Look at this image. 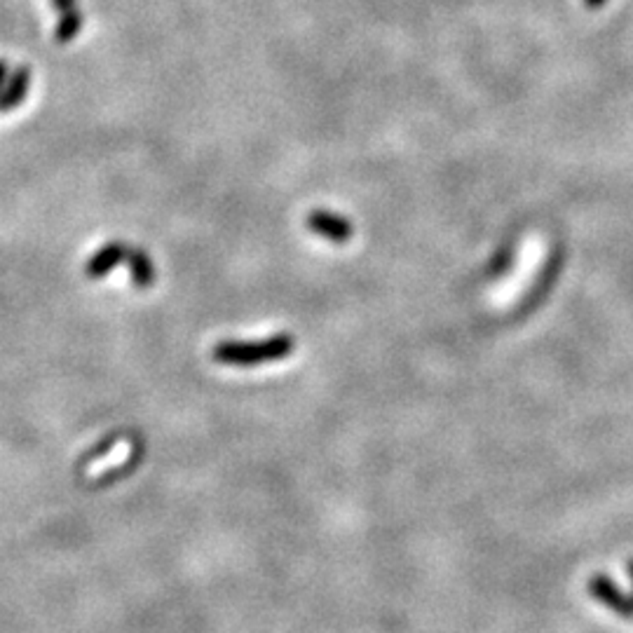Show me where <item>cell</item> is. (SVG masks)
Listing matches in <instances>:
<instances>
[{"instance_id": "cell-4", "label": "cell", "mask_w": 633, "mask_h": 633, "mask_svg": "<svg viewBox=\"0 0 633 633\" xmlns=\"http://www.w3.org/2000/svg\"><path fill=\"white\" fill-rule=\"evenodd\" d=\"M127 256H130V244L125 242H106L99 247L85 263V275L90 280H103L115 268L125 266Z\"/></svg>"}, {"instance_id": "cell-2", "label": "cell", "mask_w": 633, "mask_h": 633, "mask_svg": "<svg viewBox=\"0 0 633 633\" xmlns=\"http://www.w3.org/2000/svg\"><path fill=\"white\" fill-rule=\"evenodd\" d=\"M305 226L312 235L333 244H345L354 237V223L331 209H312L305 218Z\"/></svg>"}, {"instance_id": "cell-8", "label": "cell", "mask_w": 633, "mask_h": 633, "mask_svg": "<svg viewBox=\"0 0 633 633\" xmlns=\"http://www.w3.org/2000/svg\"><path fill=\"white\" fill-rule=\"evenodd\" d=\"M52 3V7H55L59 15H66V12L70 10H78V0H49Z\"/></svg>"}, {"instance_id": "cell-5", "label": "cell", "mask_w": 633, "mask_h": 633, "mask_svg": "<svg viewBox=\"0 0 633 633\" xmlns=\"http://www.w3.org/2000/svg\"><path fill=\"white\" fill-rule=\"evenodd\" d=\"M31 87V69L28 66H19L10 73L5 87L0 90V113H10V111L19 109L28 94Z\"/></svg>"}, {"instance_id": "cell-1", "label": "cell", "mask_w": 633, "mask_h": 633, "mask_svg": "<svg viewBox=\"0 0 633 633\" xmlns=\"http://www.w3.org/2000/svg\"><path fill=\"white\" fill-rule=\"evenodd\" d=\"M296 345L291 333H272L258 341H221L211 350V359L221 366L256 368L291 357Z\"/></svg>"}, {"instance_id": "cell-3", "label": "cell", "mask_w": 633, "mask_h": 633, "mask_svg": "<svg viewBox=\"0 0 633 633\" xmlns=\"http://www.w3.org/2000/svg\"><path fill=\"white\" fill-rule=\"evenodd\" d=\"M628 575L633 579V558L628 561ZM589 594L594 596L596 601H601L607 610L617 612L619 617H633V591L631 594H624L606 575H596V577L589 579Z\"/></svg>"}, {"instance_id": "cell-9", "label": "cell", "mask_w": 633, "mask_h": 633, "mask_svg": "<svg viewBox=\"0 0 633 633\" xmlns=\"http://www.w3.org/2000/svg\"><path fill=\"white\" fill-rule=\"evenodd\" d=\"M7 78H10V69H7V61L0 59V90L5 87Z\"/></svg>"}, {"instance_id": "cell-7", "label": "cell", "mask_w": 633, "mask_h": 633, "mask_svg": "<svg viewBox=\"0 0 633 633\" xmlns=\"http://www.w3.org/2000/svg\"><path fill=\"white\" fill-rule=\"evenodd\" d=\"M82 22H85V16H82L80 7H78V10L66 12V15H59V24H57V28H55L57 43L59 45L73 43V40L80 36Z\"/></svg>"}, {"instance_id": "cell-10", "label": "cell", "mask_w": 633, "mask_h": 633, "mask_svg": "<svg viewBox=\"0 0 633 633\" xmlns=\"http://www.w3.org/2000/svg\"><path fill=\"white\" fill-rule=\"evenodd\" d=\"M585 5L589 7V10H601V7L606 5V0H585Z\"/></svg>"}, {"instance_id": "cell-6", "label": "cell", "mask_w": 633, "mask_h": 633, "mask_svg": "<svg viewBox=\"0 0 633 633\" xmlns=\"http://www.w3.org/2000/svg\"><path fill=\"white\" fill-rule=\"evenodd\" d=\"M127 270H130L132 284H134L139 291H146L155 284L157 270L155 263H153L151 254L141 247H130V256H127Z\"/></svg>"}]
</instances>
